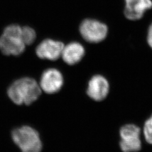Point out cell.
<instances>
[{"label": "cell", "instance_id": "6da1fadb", "mask_svg": "<svg viewBox=\"0 0 152 152\" xmlns=\"http://www.w3.org/2000/svg\"><path fill=\"white\" fill-rule=\"evenodd\" d=\"M6 94L15 105L28 106L35 103L42 94L38 81L31 76H23L12 82Z\"/></svg>", "mask_w": 152, "mask_h": 152}, {"label": "cell", "instance_id": "7a4b0ae2", "mask_svg": "<svg viewBox=\"0 0 152 152\" xmlns=\"http://www.w3.org/2000/svg\"><path fill=\"white\" fill-rule=\"evenodd\" d=\"M11 141L20 152H42L43 141L39 132L31 125L16 126L10 131Z\"/></svg>", "mask_w": 152, "mask_h": 152}, {"label": "cell", "instance_id": "3957f363", "mask_svg": "<svg viewBox=\"0 0 152 152\" xmlns=\"http://www.w3.org/2000/svg\"><path fill=\"white\" fill-rule=\"evenodd\" d=\"M22 34V27L13 24L7 26L0 36V50L7 56H19L26 49Z\"/></svg>", "mask_w": 152, "mask_h": 152}, {"label": "cell", "instance_id": "277c9868", "mask_svg": "<svg viewBox=\"0 0 152 152\" xmlns=\"http://www.w3.org/2000/svg\"><path fill=\"white\" fill-rule=\"evenodd\" d=\"M38 81L42 93L54 95L62 90L65 83V77L59 69L49 68L42 72Z\"/></svg>", "mask_w": 152, "mask_h": 152}, {"label": "cell", "instance_id": "5b68a950", "mask_svg": "<svg viewBox=\"0 0 152 152\" xmlns=\"http://www.w3.org/2000/svg\"><path fill=\"white\" fill-rule=\"evenodd\" d=\"M140 127L134 124H126L119 130V147L122 152H136L141 148Z\"/></svg>", "mask_w": 152, "mask_h": 152}, {"label": "cell", "instance_id": "8992f818", "mask_svg": "<svg viewBox=\"0 0 152 152\" xmlns=\"http://www.w3.org/2000/svg\"><path fill=\"white\" fill-rule=\"evenodd\" d=\"M79 31L82 38L86 42L97 44L107 37L108 28L106 24L98 20L86 19L81 22Z\"/></svg>", "mask_w": 152, "mask_h": 152}, {"label": "cell", "instance_id": "52a82bcc", "mask_svg": "<svg viewBox=\"0 0 152 152\" xmlns=\"http://www.w3.org/2000/svg\"><path fill=\"white\" fill-rule=\"evenodd\" d=\"M110 92V83L103 75L95 74L87 81L85 92L87 97L92 101L103 102L108 98Z\"/></svg>", "mask_w": 152, "mask_h": 152}, {"label": "cell", "instance_id": "ba28073f", "mask_svg": "<svg viewBox=\"0 0 152 152\" xmlns=\"http://www.w3.org/2000/svg\"><path fill=\"white\" fill-rule=\"evenodd\" d=\"M64 47V45L62 42L48 38L37 46L36 54L41 59L56 61L61 57Z\"/></svg>", "mask_w": 152, "mask_h": 152}, {"label": "cell", "instance_id": "9c48e42d", "mask_svg": "<svg viewBox=\"0 0 152 152\" xmlns=\"http://www.w3.org/2000/svg\"><path fill=\"white\" fill-rule=\"evenodd\" d=\"M125 16L131 20L141 19L147 10L152 7L151 0H125Z\"/></svg>", "mask_w": 152, "mask_h": 152}, {"label": "cell", "instance_id": "30bf717a", "mask_svg": "<svg viewBox=\"0 0 152 152\" xmlns=\"http://www.w3.org/2000/svg\"><path fill=\"white\" fill-rule=\"evenodd\" d=\"M85 54V50L82 44L72 42L64 45L61 57L67 65H76L81 61Z\"/></svg>", "mask_w": 152, "mask_h": 152}, {"label": "cell", "instance_id": "8fae6325", "mask_svg": "<svg viewBox=\"0 0 152 152\" xmlns=\"http://www.w3.org/2000/svg\"><path fill=\"white\" fill-rule=\"evenodd\" d=\"M22 34L23 41L26 46L34 43L37 37L34 29L29 26L22 27Z\"/></svg>", "mask_w": 152, "mask_h": 152}, {"label": "cell", "instance_id": "7c38bea8", "mask_svg": "<svg viewBox=\"0 0 152 152\" xmlns=\"http://www.w3.org/2000/svg\"><path fill=\"white\" fill-rule=\"evenodd\" d=\"M143 134L147 142L152 144V115L144 124Z\"/></svg>", "mask_w": 152, "mask_h": 152}, {"label": "cell", "instance_id": "4fadbf2b", "mask_svg": "<svg viewBox=\"0 0 152 152\" xmlns=\"http://www.w3.org/2000/svg\"><path fill=\"white\" fill-rule=\"evenodd\" d=\"M147 41H148V43L149 44V46L152 49V23L148 29Z\"/></svg>", "mask_w": 152, "mask_h": 152}]
</instances>
